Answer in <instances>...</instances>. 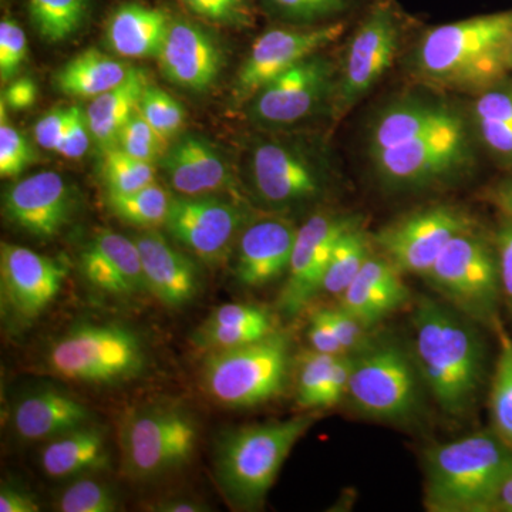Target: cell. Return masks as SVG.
Masks as SVG:
<instances>
[{
    "mask_svg": "<svg viewBox=\"0 0 512 512\" xmlns=\"http://www.w3.org/2000/svg\"><path fill=\"white\" fill-rule=\"evenodd\" d=\"M148 86L146 70L131 67L123 83L90 101L87 121L93 143L101 150L117 147L121 130L136 113Z\"/></svg>",
    "mask_w": 512,
    "mask_h": 512,
    "instance_id": "obj_29",
    "label": "cell"
},
{
    "mask_svg": "<svg viewBox=\"0 0 512 512\" xmlns=\"http://www.w3.org/2000/svg\"><path fill=\"white\" fill-rule=\"evenodd\" d=\"M498 505L503 507L504 510L512 512V470L508 477L505 478L503 487H501Z\"/></svg>",
    "mask_w": 512,
    "mask_h": 512,
    "instance_id": "obj_57",
    "label": "cell"
},
{
    "mask_svg": "<svg viewBox=\"0 0 512 512\" xmlns=\"http://www.w3.org/2000/svg\"><path fill=\"white\" fill-rule=\"evenodd\" d=\"M470 229L471 222L463 212L437 205L387 225L377 234L376 242L402 274L426 278L448 242Z\"/></svg>",
    "mask_w": 512,
    "mask_h": 512,
    "instance_id": "obj_11",
    "label": "cell"
},
{
    "mask_svg": "<svg viewBox=\"0 0 512 512\" xmlns=\"http://www.w3.org/2000/svg\"><path fill=\"white\" fill-rule=\"evenodd\" d=\"M247 222L232 202L204 195L177 197L171 202L164 227L168 234L202 261H221Z\"/></svg>",
    "mask_w": 512,
    "mask_h": 512,
    "instance_id": "obj_14",
    "label": "cell"
},
{
    "mask_svg": "<svg viewBox=\"0 0 512 512\" xmlns=\"http://www.w3.org/2000/svg\"><path fill=\"white\" fill-rule=\"evenodd\" d=\"M5 110L6 104L0 101V175L13 178L35 163L36 154L28 138L9 124Z\"/></svg>",
    "mask_w": 512,
    "mask_h": 512,
    "instance_id": "obj_44",
    "label": "cell"
},
{
    "mask_svg": "<svg viewBox=\"0 0 512 512\" xmlns=\"http://www.w3.org/2000/svg\"><path fill=\"white\" fill-rule=\"evenodd\" d=\"M345 29V23L333 22L303 29L266 30L255 40L239 69L235 96L239 101H251L286 70L335 43Z\"/></svg>",
    "mask_w": 512,
    "mask_h": 512,
    "instance_id": "obj_12",
    "label": "cell"
},
{
    "mask_svg": "<svg viewBox=\"0 0 512 512\" xmlns=\"http://www.w3.org/2000/svg\"><path fill=\"white\" fill-rule=\"evenodd\" d=\"M101 174L107 194H128L156 183L154 164L128 156L120 147L104 151Z\"/></svg>",
    "mask_w": 512,
    "mask_h": 512,
    "instance_id": "obj_38",
    "label": "cell"
},
{
    "mask_svg": "<svg viewBox=\"0 0 512 512\" xmlns=\"http://www.w3.org/2000/svg\"><path fill=\"white\" fill-rule=\"evenodd\" d=\"M148 292L168 306L181 308L200 292V272L197 265L178 251L154 229H147L136 238Z\"/></svg>",
    "mask_w": 512,
    "mask_h": 512,
    "instance_id": "obj_23",
    "label": "cell"
},
{
    "mask_svg": "<svg viewBox=\"0 0 512 512\" xmlns=\"http://www.w3.org/2000/svg\"><path fill=\"white\" fill-rule=\"evenodd\" d=\"M498 266H500L501 289L512 308V220L508 218L497 235Z\"/></svg>",
    "mask_w": 512,
    "mask_h": 512,
    "instance_id": "obj_52",
    "label": "cell"
},
{
    "mask_svg": "<svg viewBox=\"0 0 512 512\" xmlns=\"http://www.w3.org/2000/svg\"><path fill=\"white\" fill-rule=\"evenodd\" d=\"M28 56V37L16 20L0 22V79L8 83L15 79Z\"/></svg>",
    "mask_w": 512,
    "mask_h": 512,
    "instance_id": "obj_46",
    "label": "cell"
},
{
    "mask_svg": "<svg viewBox=\"0 0 512 512\" xmlns=\"http://www.w3.org/2000/svg\"><path fill=\"white\" fill-rule=\"evenodd\" d=\"M161 72L175 86L205 92L217 82L222 53L214 37L188 20H173L157 56Z\"/></svg>",
    "mask_w": 512,
    "mask_h": 512,
    "instance_id": "obj_20",
    "label": "cell"
},
{
    "mask_svg": "<svg viewBox=\"0 0 512 512\" xmlns=\"http://www.w3.org/2000/svg\"><path fill=\"white\" fill-rule=\"evenodd\" d=\"M165 143L167 140L151 127L140 109H137L121 130L117 147H120L128 156L154 164L163 158Z\"/></svg>",
    "mask_w": 512,
    "mask_h": 512,
    "instance_id": "obj_43",
    "label": "cell"
},
{
    "mask_svg": "<svg viewBox=\"0 0 512 512\" xmlns=\"http://www.w3.org/2000/svg\"><path fill=\"white\" fill-rule=\"evenodd\" d=\"M476 121L484 143L500 156L512 158V93H484L476 103Z\"/></svg>",
    "mask_w": 512,
    "mask_h": 512,
    "instance_id": "obj_36",
    "label": "cell"
},
{
    "mask_svg": "<svg viewBox=\"0 0 512 512\" xmlns=\"http://www.w3.org/2000/svg\"><path fill=\"white\" fill-rule=\"evenodd\" d=\"M170 192L158 183L128 194H107V205L119 220L133 227L154 229L164 225L170 212Z\"/></svg>",
    "mask_w": 512,
    "mask_h": 512,
    "instance_id": "obj_34",
    "label": "cell"
},
{
    "mask_svg": "<svg viewBox=\"0 0 512 512\" xmlns=\"http://www.w3.org/2000/svg\"><path fill=\"white\" fill-rule=\"evenodd\" d=\"M332 63L313 55L266 84L251 100V116L269 126H289L311 116L333 89Z\"/></svg>",
    "mask_w": 512,
    "mask_h": 512,
    "instance_id": "obj_15",
    "label": "cell"
},
{
    "mask_svg": "<svg viewBox=\"0 0 512 512\" xmlns=\"http://www.w3.org/2000/svg\"><path fill=\"white\" fill-rule=\"evenodd\" d=\"M353 369V355L338 356L326 383L320 407H329L339 403L348 394L350 375Z\"/></svg>",
    "mask_w": 512,
    "mask_h": 512,
    "instance_id": "obj_51",
    "label": "cell"
},
{
    "mask_svg": "<svg viewBox=\"0 0 512 512\" xmlns=\"http://www.w3.org/2000/svg\"><path fill=\"white\" fill-rule=\"evenodd\" d=\"M89 409L76 397L47 387L20 397L13 407V429L26 441H49L90 424Z\"/></svg>",
    "mask_w": 512,
    "mask_h": 512,
    "instance_id": "obj_26",
    "label": "cell"
},
{
    "mask_svg": "<svg viewBox=\"0 0 512 512\" xmlns=\"http://www.w3.org/2000/svg\"><path fill=\"white\" fill-rule=\"evenodd\" d=\"M308 338L312 349L316 352L328 353L333 356L346 355L333 332L325 308L312 313L311 320H309Z\"/></svg>",
    "mask_w": 512,
    "mask_h": 512,
    "instance_id": "obj_50",
    "label": "cell"
},
{
    "mask_svg": "<svg viewBox=\"0 0 512 512\" xmlns=\"http://www.w3.org/2000/svg\"><path fill=\"white\" fill-rule=\"evenodd\" d=\"M417 363L394 342L369 343L353 355L348 394L376 419L406 421L420 404Z\"/></svg>",
    "mask_w": 512,
    "mask_h": 512,
    "instance_id": "obj_8",
    "label": "cell"
},
{
    "mask_svg": "<svg viewBox=\"0 0 512 512\" xmlns=\"http://www.w3.org/2000/svg\"><path fill=\"white\" fill-rule=\"evenodd\" d=\"M357 222L353 217L315 214L298 228L286 282L278 299L285 316L298 315L318 295L333 247L340 235Z\"/></svg>",
    "mask_w": 512,
    "mask_h": 512,
    "instance_id": "obj_13",
    "label": "cell"
},
{
    "mask_svg": "<svg viewBox=\"0 0 512 512\" xmlns=\"http://www.w3.org/2000/svg\"><path fill=\"white\" fill-rule=\"evenodd\" d=\"M413 329L421 377L444 412L463 416L483 382V345L476 329L460 311L427 298L414 311Z\"/></svg>",
    "mask_w": 512,
    "mask_h": 512,
    "instance_id": "obj_1",
    "label": "cell"
},
{
    "mask_svg": "<svg viewBox=\"0 0 512 512\" xmlns=\"http://www.w3.org/2000/svg\"><path fill=\"white\" fill-rule=\"evenodd\" d=\"M447 107L427 101L409 100L384 110L373 126L369 140V154L396 146L407 138L423 133L439 123L448 113Z\"/></svg>",
    "mask_w": 512,
    "mask_h": 512,
    "instance_id": "obj_32",
    "label": "cell"
},
{
    "mask_svg": "<svg viewBox=\"0 0 512 512\" xmlns=\"http://www.w3.org/2000/svg\"><path fill=\"white\" fill-rule=\"evenodd\" d=\"M67 274V265L57 259L5 242L0 247L3 305L23 322L46 311L59 295Z\"/></svg>",
    "mask_w": 512,
    "mask_h": 512,
    "instance_id": "obj_16",
    "label": "cell"
},
{
    "mask_svg": "<svg viewBox=\"0 0 512 512\" xmlns=\"http://www.w3.org/2000/svg\"><path fill=\"white\" fill-rule=\"evenodd\" d=\"M37 86L29 77H19L8 84L2 94V101L9 110L23 111L35 106Z\"/></svg>",
    "mask_w": 512,
    "mask_h": 512,
    "instance_id": "obj_53",
    "label": "cell"
},
{
    "mask_svg": "<svg viewBox=\"0 0 512 512\" xmlns=\"http://www.w3.org/2000/svg\"><path fill=\"white\" fill-rule=\"evenodd\" d=\"M131 67L97 49L74 56L57 72V89L70 97L94 99L123 83Z\"/></svg>",
    "mask_w": 512,
    "mask_h": 512,
    "instance_id": "obj_31",
    "label": "cell"
},
{
    "mask_svg": "<svg viewBox=\"0 0 512 512\" xmlns=\"http://www.w3.org/2000/svg\"><path fill=\"white\" fill-rule=\"evenodd\" d=\"M312 424V417L301 416L255 424L225 437L215 468L228 500L242 508L264 503L292 448Z\"/></svg>",
    "mask_w": 512,
    "mask_h": 512,
    "instance_id": "obj_4",
    "label": "cell"
},
{
    "mask_svg": "<svg viewBox=\"0 0 512 512\" xmlns=\"http://www.w3.org/2000/svg\"><path fill=\"white\" fill-rule=\"evenodd\" d=\"M151 510L157 512H202L208 511L210 508L194 500L173 498V500L160 501V503L154 504Z\"/></svg>",
    "mask_w": 512,
    "mask_h": 512,
    "instance_id": "obj_55",
    "label": "cell"
},
{
    "mask_svg": "<svg viewBox=\"0 0 512 512\" xmlns=\"http://www.w3.org/2000/svg\"><path fill=\"white\" fill-rule=\"evenodd\" d=\"M276 330L274 315L268 309L228 303L211 313L197 339L207 348L231 349L264 339Z\"/></svg>",
    "mask_w": 512,
    "mask_h": 512,
    "instance_id": "obj_30",
    "label": "cell"
},
{
    "mask_svg": "<svg viewBox=\"0 0 512 512\" xmlns=\"http://www.w3.org/2000/svg\"><path fill=\"white\" fill-rule=\"evenodd\" d=\"M512 12L494 13L429 30L416 52L426 79L456 87H484L510 67Z\"/></svg>",
    "mask_w": 512,
    "mask_h": 512,
    "instance_id": "obj_3",
    "label": "cell"
},
{
    "mask_svg": "<svg viewBox=\"0 0 512 512\" xmlns=\"http://www.w3.org/2000/svg\"><path fill=\"white\" fill-rule=\"evenodd\" d=\"M198 18L229 28H251L255 22L249 0H181Z\"/></svg>",
    "mask_w": 512,
    "mask_h": 512,
    "instance_id": "obj_45",
    "label": "cell"
},
{
    "mask_svg": "<svg viewBox=\"0 0 512 512\" xmlns=\"http://www.w3.org/2000/svg\"><path fill=\"white\" fill-rule=\"evenodd\" d=\"M40 505L36 498L23 488L3 484L0 488V512H37Z\"/></svg>",
    "mask_w": 512,
    "mask_h": 512,
    "instance_id": "obj_54",
    "label": "cell"
},
{
    "mask_svg": "<svg viewBox=\"0 0 512 512\" xmlns=\"http://www.w3.org/2000/svg\"><path fill=\"white\" fill-rule=\"evenodd\" d=\"M336 359L338 356L316 352L313 349L302 357L296 380V399L303 409H319Z\"/></svg>",
    "mask_w": 512,
    "mask_h": 512,
    "instance_id": "obj_40",
    "label": "cell"
},
{
    "mask_svg": "<svg viewBox=\"0 0 512 512\" xmlns=\"http://www.w3.org/2000/svg\"><path fill=\"white\" fill-rule=\"evenodd\" d=\"M289 359V340L276 330L248 345L214 350L205 360L202 380L215 402L247 409L284 392Z\"/></svg>",
    "mask_w": 512,
    "mask_h": 512,
    "instance_id": "obj_6",
    "label": "cell"
},
{
    "mask_svg": "<svg viewBox=\"0 0 512 512\" xmlns=\"http://www.w3.org/2000/svg\"><path fill=\"white\" fill-rule=\"evenodd\" d=\"M254 187L268 205L293 207L316 200L325 190V174L305 151L266 141L252 151Z\"/></svg>",
    "mask_w": 512,
    "mask_h": 512,
    "instance_id": "obj_17",
    "label": "cell"
},
{
    "mask_svg": "<svg viewBox=\"0 0 512 512\" xmlns=\"http://www.w3.org/2000/svg\"><path fill=\"white\" fill-rule=\"evenodd\" d=\"M80 269L89 284L109 295L133 298L148 292L136 241L110 229L87 242Z\"/></svg>",
    "mask_w": 512,
    "mask_h": 512,
    "instance_id": "obj_22",
    "label": "cell"
},
{
    "mask_svg": "<svg viewBox=\"0 0 512 512\" xmlns=\"http://www.w3.org/2000/svg\"><path fill=\"white\" fill-rule=\"evenodd\" d=\"M47 367L83 384H114L140 376L147 355L137 333L113 323H80L50 346Z\"/></svg>",
    "mask_w": 512,
    "mask_h": 512,
    "instance_id": "obj_5",
    "label": "cell"
},
{
    "mask_svg": "<svg viewBox=\"0 0 512 512\" xmlns=\"http://www.w3.org/2000/svg\"><path fill=\"white\" fill-rule=\"evenodd\" d=\"M141 114L151 127L165 140H170L180 133L185 123V110L180 101L158 87L148 86L141 97Z\"/></svg>",
    "mask_w": 512,
    "mask_h": 512,
    "instance_id": "obj_41",
    "label": "cell"
},
{
    "mask_svg": "<svg viewBox=\"0 0 512 512\" xmlns=\"http://www.w3.org/2000/svg\"><path fill=\"white\" fill-rule=\"evenodd\" d=\"M467 154L466 127L450 110L423 133L370 154V158L384 184L407 190L440 181L461 167Z\"/></svg>",
    "mask_w": 512,
    "mask_h": 512,
    "instance_id": "obj_9",
    "label": "cell"
},
{
    "mask_svg": "<svg viewBox=\"0 0 512 512\" xmlns=\"http://www.w3.org/2000/svg\"><path fill=\"white\" fill-rule=\"evenodd\" d=\"M6 217L37 238H52L69 221L72 194L62 175L55 171L23 178L3 198Z\"/></svg>",
    "mask_w": 512,
    "mask_h": 512,
    "instance_id": "obj_19",
    "label": "cell"
},
{
    "mask_svg": "<svg viewBox=\"0 0 512 512\" xmlns=\"http://www.w3.org/2000/svg\"><path fill=\"white\" fill-rule=\"evenodd\" d=\"M494 323L500 338V356L491 392V412L498 436L512 448V340L497 319Z\"/></svg>",
    "mask_w": 512,
    "mask_h": 512,
    "instance_id": "obj_37",
    "label": "cell"
},
{
    "mask_svg": "<svg viewBox=\"0 0 512 512\" xmlns=\"http://www.w3.org/2000/svg\"><path fill=\"white\" fill-rule=\"evenodd\" d=\"M397 26L392 13L377 8L350 40L339 80V106L349 110L386 73L397 50Z\"/></svg>",
    "mask_w": 512,
    "mask_h": 512,
    "instance_id": "obj_18",
    "label": "cell"
},
{
    "mask_svg": "<svg viewBox=\"0 0 512 512\" xmlns=\"http://www.w3.org/2000/svg\"><path fill=\"white\" fill-rule=\"evenodd\" d=\"M269 12L296 25L329 22L348 9V0H262Z\"/></svg>",
    "mask_w": 512,
    "mask_h": 512,
    "instance_id": "obj_42",
    "label": "cell"
},
{
    "mask_svg": "<svg viewBox=\"0 0 512 512\" xmlns=\"http://www.w3.org/2000/svg\"><path fill=\"white\" fill-rule=\"evenodd\" d=\"M426 279L457 311L471 318L495 320L503 293L498 258L471 229L448 242Z\"/></svg>",
    "mask_w": 512,
    "mask_h": 512,
    "instance_id": "obj_10",
    "label": "cell"
},
{
    "mask_svg": "<svg viewBox=\"0 0 512 512\" xmlns=\"http://www.w3.org/2000/svg\"><path fill=\"white\" fill-rule=\"evenodd\" d=\"M87 12L89 0H29L33 28L49 43L64 42L76 35Z\"/></svg>",
    "mask_w": 512,
    "mask_h": 512,
    "instance_id": "obj_35",
    "label": "cell"
},
{
    "mask_svg": "<svg viewBox=\"0 0 512 512\" xmlns=\"http://www.w3.org/2000/svg\"><path fill=\"white\" fill-rule=\"evenodd\" d=\"M370 254V241L359 222L346 229L330 255L320 292L340 296L355 281Z\"/></svg>",
    "mask_w": 512,
    "mask_h": 512,
    "instance_id": "obj_33",
    "label": "cell"
},
{
    "mask_svg": "<svg viewBox=\"0 0 512 512\" xmlns=\"http://www.w3.org/2000/svg\"><path fill=\"white\" fill-rule=\"evenodd\" d=\"M171 188L183 197H204L231 187L228 164L210 141L184 136L161 158Z\"/></svg>",
    "mask_w": 512,
    "mask_h": 512,
    "instance_id": "obj_24",
    "label": "cell"
},
{
    "mask_svg": "<svg viewBox=\"0 0 512 512\" xmlns=\"http://www.w3.org/2000/svg\"><path fill=\"white\" fill-rule=\"evenodd\" d=\"M424 503L431 512H484L497 507L512 470V448L498 434L473 433L426 453Z\"/></svg>",
    "mask_w": 512,
    "mask_h": 512,
    "instance_id": "obj_2",
    "label": "cell"
},
{
    "mask_svg": "<svg viewBox=\"0 0 512 512\" xmlns=\"http://www.w3.org/2000/svg\"><path fill=\"white\" fill-rule=\"evenodd\" d=\"M171 22L163 9L134 3L120 6L107 22V46L124 59L157 57Z\"/></svg>",
    "mask_w": 512,
    "mask_h": 512,
    "instance_id": "obj_28",
    "label": "cell"
},
{
    "mask_svg": "<svg viewBox=\"0 0 512 512\" xmlns=\"http://www.w3.org/2000/svg\"><path fill=\"white\" fill-rule=\"evenodd\" d=\"M298 228L291 221L266 217L249 222L238 238L235 275L239 284L261 288L288 272Z\"/></svg>",
    "mask_w": 512,
    "mask_h": 512,
    "instance_id": "obj_21",
    "label": "cell"
},
{
    "mask_svg": "<svg viewBox=\"0 0 512 512\" xmlns=\"http://www.w3.org/2000/svg\"><path fill=\"white\" fill-rule=\"evenodd\" d=\"M409 299L402 272L389 259L370 255L355 281L340 295V306L369 329Z\"/></svg>",
    "mask_w": 512,
    "mask_h": 512,
    "instance_id": "obj_25",
    "label": "cell"
},
{
    "mask_svg": "<svg viewBox=\"0 0 512 512\" xmlns=\"http://www.w3.org/2000/svg\"><path fill=\"white\" fill-rule=\"evenodd\" d=\"M62 512H113L119 510V500L113 490L99 480L79 477L57 500Z\"/></svg>",
    "mask_w": 512,
    "mask_h": 512,
    "instance_id": "obj_39",
    "label": "cell"
},
{
    "mask_svg": "<svg viewBox=\"0 0 512 512\" xmlns=\"http://www.w3.org/2000/svg\"><path fill=\"white\" fill-rule=\"evenodd\" d=\"M70 119H72V107L49 111L42 119L37 121L35 128H33L36 143L43 150L57 153L64 136H66Z\"/></svg>",
    "mask_w": 512,
    "mask_h": 512,
    "instance_id": "obj_49",
    "label": "cell"
},
{
    "mask_svg": "<svg viewBox=\"0 0 512 512\" xmlns=\"http://www.w3.org/2000/svg\"><path fill=\"white\" fill-rule=\"evenodd\" d=\"M110 464L106 436L99 427L86 424L46 441L40 466L50 478H79L106 470Z\"/></svg>",
    "mask_w": 512,
    "mask_h": 512,
    "instance_id": "obj_27",
    "label": "cell"
},
{
    "mask_svg": "<svg viewBox=\"0 0 512 512\" xmlns=\"http://www.w3.org/2000/svg\"><path fill=\"white\" fill-rule=\"evenodd\" d=\"M325 312L346 355H355L369 345L366 326H363L355 316L346 312L342 306L325 308Z\"/></svg>",
    "mask_w": 512,
    "mask_h": 512,
    "instance_id": "obj_47",
    "label": "cell"
},
{
    "mask_svg": "<svg viewBox=\"0 0 512 512\" xmlns=\"http://www.w3.org/2000/svg\"><path fill=\"white\" fill-rule=\"evenodd\" d=\"M197 440V423L183 409L153 404L131 410L121 424L124 471L138 481L163 477L191 460Z\"/></svg>",
    "mask_w": 512,
    "mask_h": 512,
    "instance_id": "obj_7",
    "label": "cell"
},
{
    "mask_svg": "<svg viewBox=\"0 0 512 512\" xmlns=\"http://www.w3.org/2000/svg\"><path fill=\"white\" fill-rule=\"evenodd\" d=\"M493 200L512 220V181L498 185L497 190L494 191Z\"/></svg>",
    "mask_w": 512,
    "mask_h": 512,
    "instance_id": "obj_56",
    "label": "cell"
},
{
    "mask_svg": "<svg viewBox=\"0 0 512 512\" xmlns=\"http://www.w3.org/2000/svg\"><path fill=\"white\" fill-rule=\"evenodd\" d=\"M508 60H510V67H512V33L510 42H508Z\"/></svg>",
    "mask_w": 512,
    "mask_h": 512,
    "instance_id": "obj_58",
    "label": "cell"
},
{
    "mask_svg": "<svg viewBox=\"0 0 512 512\" xmlns=\"http://www.w3.org/2000/svg\"><path fill=\"white\" fill-rule=\"evenodd\" d=\"M92 141L86 111L82 107L72 106V119L57 154L67 160H79L87 153Z\"/></svg>",
    "mask_w": 512,
    "mask_h": 512,
    "instance_id": "obj_48",
    "label": "cell"
}]
</instances>
